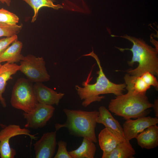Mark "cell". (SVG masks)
<instances>
[{"label":"cell","mask_w":158,"mask_h":158,"mask_svg":"<svg viewBox=\"0 0 158 158\" xmlns=\"http://www.w3.org/2000/svg\"><path fill=\"white\" fill-rule=\"evenodd\" d=\"M83 56H90L93 58L96 61L99 70L97 72L98 76L95 83H89L92 78H90L92 70L87 80L82 83L83 87L78 85L75 86L78 95L83 101L82 104L83 107H86L92 102L101 101L105 98L104 96H99L101 94H113L116 96L123 94V91L125 90L126 84H116L109 80L103 72L98 56L94 53L93 50Z\"/></svg>","instance_id":"obj_1"},{"label":"cell","mask_w":158,"mask_h":158,"mask_svg":"<svg viewBox=\"0 0 158 158\" xmlns=\"http://www.w3.org/2000/svg\"><path fill=\"white\" fill-rule=\"evenodd\" d=\"M118 37L125 38L133 43L132 47L130 49L117 47L121 51L129 50L132 52V59L128 62L129 65L132 66L135 62L138 63V67L135 69L127 70V73L131 75L139 76L145 72H149L158 76V48L152 47L140 38L127 35Z\"/></svg>","instance_id":"obj_2"},{"label":"cell","mask_w":158,"mask_h":158,"mask_svg":"<svg viewBox=\"0 0 158 158\" xmlns=\"http://www.w3.org/2000/svg\"><path fill=\"white\" fill-rule=\"evenodd\" d=\"M63 111L66 116V121L63 124H56V131L65 128L71 135L85 138L94 143L97 142L95 129L97 119L99 114V111H87L67 109H64Z\"/></svg>","instance_id":"obj_3"},{"label":"cell","mask_w":158,"mask_h":158,"mask_svg":"<svg viewBox=\"0 0 158 158\" xmlns=\"http://www.w3.org/2000/svg\"><path fill=\"white\" fill-rule=\"evenodd\" d=\"M153 105L146 94L136 95L128 92L111 99L108 108L115 115L127 120L146 116L150 113L149 109Z\"/></svg>","instance_id":"obj_4"},{"label":"cell","mask_w":158,"mask_h":158,"mask_svg":"<svg viewBox=\"0 0 158 158\" xmlns=\"http://www.w3.org/2000/svg\"><path fill=\"white\" fill-rule=\"evenodd\" d=\"M10 102L13 107L25 113L32 111L39 103L32 82L23 78H18L13 87Z\"/></svg>","instance_id":"obj_5"},{"label":"cell","mask_w":158,"mask_h":158,"mask_svg":"<svg viewBox=\"0 0 158 158\" xmlns=\"http://www.w3.org/2000/svg\"><path fill=\"white\" fill-rule=\"evenodd\" d=\"M42 57H37L29 54L24 56L20 61L19 71L23 73L31 82L42 83L49 81L50 78Z\"/></svg>","instance_id":"obj_6"},{"label":"cell","mask_w":158,"mask_h":158,"mask_svg":"<svg viewBox=\"0 0 158 158\" xmlns=\"http://www.w3.org/2000/svg\"><path fill=\"white\" fill-rule=\"evenodd\" d=\"M37 134L32 135L28 129L21 128L20 126L9 124L0 131V156L1 158H13L16 154V150L11 147L9 140L11 138L20 135L29 136L31 140H37Z\"/></svg>","instance_id":"obj_7"},{"label":"cell","mask_w":158,"mask_h":158,"mask_svg":"<svg viewBox=\"0 0 158 158\" xmlns=\"http://www.w3.org/2000/svg\"><path fill=\"white\" fill-rule=\"evenodd\" d=\"M55 110L52 105L39 103L32 111L23 113L26 121L25 127L34 129L44 127L53 116Z\"/></svg>","instance_id":"obj_8"},{"label":"cell","mask_w":158,"mask_h":158,"mask_svg":"<svg viewBox=\"0 0 158 158\" xmlns=\"http://www.w3.org/2000/svg\"><path fill=\"white\" fill-rule=\"evenodd\" d=\"M123 125L124 135L126 139L130 141L135 138L139 134L149 127L157 125L158 118L150 116L138 118L135 120H126Z\"/></svg>","instance_id":"obj_9"},{"label":"cell","mask_w":158,"mask_h":158,"mask_svg":"<svg viewBox=\"0 0 158 158\" xmlns=\"http://www.w3.org/2000/svg\"><path fill=\"white\" fill-rule=\"evenodd\" d=\"M56 131L44 133L34 144L36 158H51L55 152L57 142Z\"/></svg>","instance_id":"obj_10"},{"label":"cell","mask_w":158,"mask_h":158,"mask_svg":"<svg viewBox=\"0 0 158 158\" xmlns=\"http://www.w3.org/2000/svg\"><path fill=\"white\" fill-rule=\"evenodd\" d=\"M37 99L39 103L57 106L64 94L58 93L43 84L42 83H37L33 85Z\"/></svg>","instance_id":"obj_11"},{"label":"cell","mask_w":158,"mask_h":158,"mask_svg":"<svg viewBox=\"0 0 158 158\" xmlns=\"http://www.w3.org/2000/svg\"><path fill=\"white\" fill-rule=\"evenodd\" d=\"M99 111L97 123L104 125L105 128L115 135L123 140H126L123 128L109 111L105 107L101 106L99 108Z\"/></svg>","instance_id":"obj_12"},{"label":"cell","mask_w":158,"mask_h":158,"mask_svg":"<svg viewBox=\"0 0 158 158\" xmlns=\"http://www.w3.org/2000/svg\"><path fill=\"white\" fill-rule=\"evenodd\" d=\"M124 78L128 92L135 94H146L147 91L151 87L144 73L139 76L131 75L127 73Z\"/></svg>","instance_id":"obj_13"},{"label":"cell","mask_w":158,"mask_h":158,"mask_svg":"<svg viewBox=\"0 0 158 158\" xmlns=\"http://www.w3.org/2000/svg\"><path fill=\"white\" fill-rule=\"evenodd\" d=\"M142 148L150 149L158 146V127L157 125L149 127L135 138Z\"/></svg>","instance_id":"obj_14"},{"label":"cell","mask_w":158,"mask_h":158,"mask_svg":"<svg viewBox=\"0 0 158 158\" xmlns=\"http://www.w3.org/2000/svg\"><path fill=\"white\" fill-rule=\"evenodd\" d=\"M19 65L8 62L0 67V101L4 108L6 107V104L2 94L5 91L7 82L12 79V76L19 71Z\"/></svg>","instance_id":"obj_15"},{"label":"cell","mask_w":158,"mask_h":158,"mask_svg":"<svg viewBox=\"0 0 158 158\" xmlns=\"http://www.w3.org/2000/svg\"><path fill=\"white\" fill-rule=\"evenodd\" d=\"M125 140L117 136L105 128L101 130L98 135L99 145L103 154L110 153L118 144Z\"/></svg>","instance_id":"obj_16"},{"label":"cell","mask_w":158,"mask_h":158,"mask_svg":"<svg viewBox=\"0 0 158 158\" xmlns=\"http://www.w3.org/2000/svg\"><path fill=\"white\" fill-rule=\"evenodd\" d=\"M23 45L22 43L17 40L13 42L0 55V62L13 63L20 62L24 57L21 54Z\"/></svg>","instance_id":"obj_17"},{"label":"cell","mask_w":158,"mask_h":158,"mask_svg":"<svg viewBox=\"0 0 158 158\" xmlns=\"http://www.w3.org/2000/svg\"><path fill=\"white\" fill-rule=\"evenodd\" d=\"M136 152L129 141L126 139L110 153L102 154V158H133Z\"/></svg>","instance_id":"obj_18"},{"label":"cell","mask_w":158,"mask_h":158,"mask_svg":"<svg viewBox=\"0 0 158 158\" xmlns=\"http://www.w3.org/2000/svg\"><path fill=\"white\" fill-rule=\"evenodd\" d=\"M96 150L94 142L83 138L80 146L76 149L68 152L72 158H94Z\"/></svg>","instance_id":"obj_19"},{"label":"cell","mask_w":158,"mask_h":158,"mask_svg":"<svg viewBox=\"0 0 158 158\" xmlns=\"http://www.w3.org/2000/svg\"><path fill=\"white\" fill-rule=\"evenodd\" d=\"M28 4L33 10L34 14L32 17L31 22H34L36 20L40 9L43 7H47L58 10L63 8L62 6L59 4H55L54 0H23Z\"/></svg>","instance_id":"obj_20"},{"label":"cell","mask_w":158,"mask_h":158,"mask_svg":"<svg viewBox=\"0 0 158 158\" xmlns=\"http://www.w3.org/2000/svg\"><path fill=\"white\" fill-rule=\"evenodd\" d=\"M19 18L16 14L4 8L0 9V23L10 25H17Z\"/></svg>","instance_id":"obj_21"},{"label":"cell","mask_w":158,"mask_h":158,"mask_svg":"<svg viewBox=\"0 0 158 158\" xmlns=\"http://www.w3.org/2000/svg\"><path fill=\"white\" fill-rule=\"evenodd\" d=\"M22 28V25H10L0 23V37H9L18 33Z\"/></svg>","instance_id":"obj_22"},{"label":"cell","mask_w":158,"mask_h":158,"mask_svg":"<svg viewBox=\"0 0 158 158\" xmlns=\"http://www.w3.org/2000/svg\"><path fill=\"white\" fill-rule=\"evenodd\" d=\"M57 144L58 150L54 158H72L67 150V144L66 142L61 140Z\"/></svg>","instance_id":"obj_23"},{"label":"cell","mask_w":158,"mask_h":158,"mask_svg":"<svg viewBox=\"0 0 158 158\" xmlns=\"http://www.w3.org/2000/svg\"><path fill=\"white\" fill-rule=\"evenodd\" d=\"M18 36L15 34L0 40V55L13 42L17 40Z\"/></svg>","instance_id":"obj_24"},{"label":"cell","mask_w":158,"mask_h":158,"mask_svg":"<svg viewBox=\"0 0 158 158\" xmlns=\"http://www.w3.org/2000/svg\"><path fill=\"white\" fill-rule=\"evenodd\" d=\"M152 107L153 108L156 117L158 118V100L157 99L155 100Z\"/></svg>","instance_id":"obj_25"},{"label":"cell","mask_w":158,"mask_h":158,"mask_svg":"<svg viewBox=\"0 0 158 158\" xmlns=\"http://www.w3.org/2000/svg\"><path fill=\"white\" fill-rule=\"evenodd\" d=\"M0 2L3 4L5 3L8 6H9L11 2V0H0Z\"/></svg>","instance_id":"obj_26"},{"label":"cell","mask_w":158,"mask_h":158,"mask_svg":"<svg viewBox=\"0 0 158 158\" xmlns=\"http://www.w3.org/2000/svg\"><path fill=\"white\" fill-rule=\"evenodd\" d=\"M1 66V63L0 62V67Z\"/></svg>","instance_id":"obj_27"}]
</instances>
